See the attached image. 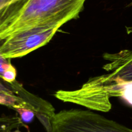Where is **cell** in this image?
<instances>
[{
  "label": "cell",
  "mask_w": 132,
  "mask_h": 132,
  "mask_svg": "<svg viewBox=\"0 0 132 132\" xmlns=\"http://www.w3.org/2000/svg\"><path fill=\"white\" fill-rule=\"evenodd\" d=\"M15 111L19 113V117L23 123H28L32 122L36 115V113L34 110L25 107H18L15 109Z\"/></svg>",
  "instance_id": "obj_8"
},
{
  "label": "cell",
  "mask_w": 132,
  "mask_h": 132,
  "mask_svg": "<svg viewBox=\"0 0 132 132\" xmlns=\"http://www.w3.org/2000/svg\"><path fill=\"white\" fill-rule=\"evenodd\" d=\"M57 25H42L19 31L0 45V54L5 58H19L46 45L59 29Z\"/></svg>",
  "instance_id": "obj_3"
},
{
  "label": "cell",
  "mask_w": 132,
  "mask_h": 132,
  "mask_svg": "<svg viewBox=\"0 0 132 132\" xmlns=\"http://www.w3.org/2000/svg\"><path fill=\"white\" fill-rule=\"evenodd\" d=\"M103 58L108 61L103 69L111 76L132 80V50L125 49L114 53H106Z\"/></svg>",
  "instance_id": "obj_5"
},
{
  "label": "cell",
  "mask_w": 132,
  "mask_h": 132,
  "mask_svg": "<svg viewBox=\"0 0 132 132\" xmlns=\"http://www.w3.org/2000/svg\"><path fill=\"white\" fill-rule=\"evenodd\" d=\"M26 126L18 116H0V132H10Z\"/></svg>",
  "instance_id": "obj_7"
},
{
  "label": "cell",
  "mask_w": 132,
  "mask_h": 132,
  "mask_svg": "<svg viewBox=\"0 0 132 132\" xmlns=\"http://www.w3.org/2000/svg\"><path fill=\"white\" fill-rule=\"evenodd\" d=\"M41 98L26 90L16 80L9 83L0 78V105L15 110L18 107L31 109L36 113L41 104Z\"/></svg>",
  "instance_id": "obj_4"
},
{
  "label": "cell",
  "mask_w": 132,
  "mask_h": 132,
  "mask_svg": "<svg viewBox=\"0 0 132 132\" xmlns=\"http://www.w3.org/2000/svg\"><path fill=\"white\" fill-rule=\"evenodd\" d=\"M126 29L128 34L132 35V26H130V27H126Z\"/></svg>",
  "instance_id": "obj_10"
},
{
  "label": "cell",
  "mask_w": 132,
  "mask_h": 132,
  "mask_svg": "<svg viewBox=\"0 0 132 132\" xmlns=\"http://www.w3.org/2000/svg\"><path fill=\"white\" fill-rule=\"evenodd\" d=\"M51 132H132V129L89 110H63L51 119Z\"/></svg>",
  "instance_id": "obj_2"
},
{
  "label": "cell",
  "mask_w": 132,
  "mask_h": 132,
  "mask_svg": "<svg viewBox=\"0 0 132 132\" xmlns=\"http://www.w3.org/2000/svg\"><path fill=\"white\" fill-rule=\"evenodd\" d=\"M86 0H21L18 10L0 25V45L11 35L42 25L62 27L79 18Z\"/></svg>",
  "instance_id": "obj_1"
},
{
  "label": "cell",
  "mask_w": 132,
  "mask_h": 132,
  "mask_svg": "<svg viewBox=\"0 0 132 132\" xmlns=\"http://www.w3.org/2000/svg\"><path fill=\"white\" fill-rule=\"evenodd\" d=\"M17 1L18 0H0V9L5 6H7V5L15 2Z\"/></svg>",
  "instance_id": "obj_9"
},
{
  "label": "cell",
  "mask_w": 132,
  "mask_h": 132,
  "mask_svg": "<svg viewBox=\"0 0 132 132\" xmlns=\"http://www.w3.org/2000/svg\"><path fill=\"white\" fill-rule=\"evenodd\" d=\"M17 72L12 65L10 59L5 58L0 54V78L9 83L15 81Z\"/></svg>",
  "instance_id": "obj_6"
},
{
  "label": "cell",
  "mask_w": 132,
  "mask_h": 132,
  "mask_svg": "<svg viewBox=\"0 0 132 132\" xmlns=\"http://www.w3.org/2000/svg\"><path fill=\"white\" fill-rule=\"evenodd\" d=\"M10 132H21V131L19 130V129H14V130L13 131H11Z\"/></svg>",
  "instance_id": "obj_11"
}]
</instances>
